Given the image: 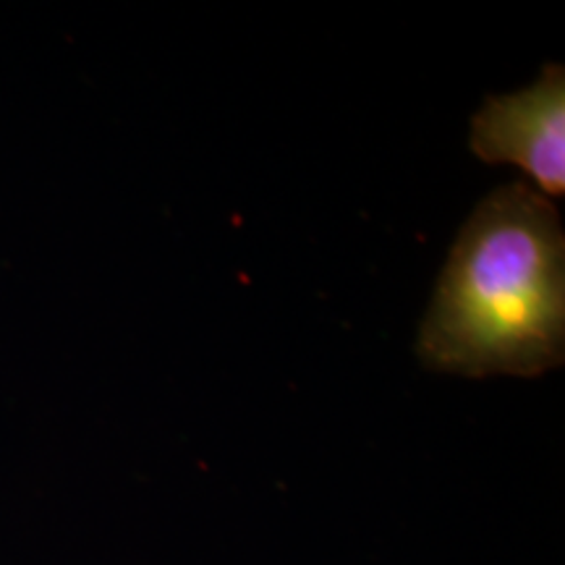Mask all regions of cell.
<instances>
[{
    "label": "cell",
    "instance_id": "7a4b0ae2",
    "mask_svg": "<svg viewBox=\"0 0 565 565\" xmlns=\"http://www.w3.org/2000/svg\"><path fill=\"white\" fill-rule=\"evenodd\" d=\"M469 150L490 166H519L553 200L565 194V68L513 95H490L471 116Z\"/></svg>",
    "mask_w": 565,
    "mask_h": 565
},
{
    "label": "cell",
    "instance_id": "6da1fadb",
    "mask_svg": "<svg viewBox=\"0 0 565 565\" xmlns=\"http://www.w3.org/2000/svg\"><path fill=\"white\" fill-rule=\"evenodd\" d=\"M416 356L461 377H540L565 362V231L524 181L461 225L424 315Z\"/></svg>",
    "mask_w": 565,
    "mask_h": 565
}]
</instances>
